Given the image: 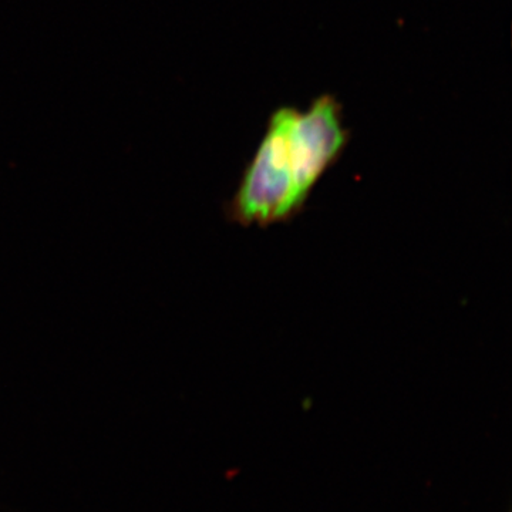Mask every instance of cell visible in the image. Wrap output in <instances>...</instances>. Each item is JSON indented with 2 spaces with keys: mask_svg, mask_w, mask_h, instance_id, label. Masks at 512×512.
<instances>
[{
  "mask_svg": "<svg viewBox=\"0 0 512 512\" xmlns=\"http://www.w3.org/2000/svg\"><path fill=\"white\" fill-rule=\"evenodd\" d=\"M295 113L293 107L272 113L254 158L225 202L224 215L231 224L268 228L292 221L305 210L322 175L293 133Z\"/></svg>",
  "mask_w": 512,
  "mask_h": 512,
  "instance_id": "6da1fadb",
  "label": "cell"
}]
</instances>
